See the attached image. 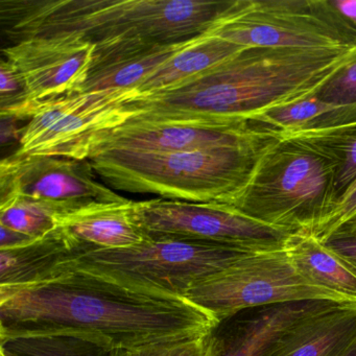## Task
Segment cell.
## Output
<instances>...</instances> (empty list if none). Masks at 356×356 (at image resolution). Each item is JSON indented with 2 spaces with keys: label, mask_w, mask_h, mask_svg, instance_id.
Instances as JSON below:
<instances>
[{
  "label": "cell",
  "mask_w": 356,
  "mask_h": 356,
  "mask_svg": "<svg viewBox=\"0 0 356 356\" xmlns=\"http://www.w3.org/2000/svg\"><path fill=\"white\" fill-rule=\"evenodd\" d=\"M218 323L188 300L85 270L64 268L35 284L0 286V339L64 333L129 349L206 337Z\"/></svg>",
  "instance_id": "1"
},
{
  "label": "cell",
  "mask_w": 356,
  "mask_h": 356,
  "mask_svg": "<svg viewBox=\"0 0 356 356\" xmlns=\"http://www.w3.org/2000/svg\"><path fill=\"white\" fill-rule=\"evenodd\" d=\"M356 59L349 49L249 47L174 88L133 102L137 118L155 122H252L314 97Z\"/></svg>",
  "instance_id": "2"
},
{
  "label": "cell",
  "mask_w": 356,
  "mask_h": 356,
  "mask_svg": "<svg viewBox=\"0 0 356 356\" xmlns=\"http://www.w3.org/2000/svg\"><path fill=\"white\" fill-rule=\"evenodd\" d=\"M234 0H1V32L13 44L76 36L180 43L205 34Z\"/></svg>",
  "instance_id": "3"
},
{
  "label": "cell",
  "mask_w": 356,
  "mask_h": 356,
  "mask_svg": "<svg viewBox=\"0 0 356 356\" xmlns=\"http://www.w3.org/2000/svg\"><path fill=\"white\" fill-rule=\"evenodd\" d=\"M279 139L278 133L268 132L241 145L172 153L112 149L97 152L88 160L104 182L116 191L229 205Z\"/></svg>",
  "instance_id": "4"
},
{
  "label": "cell",
  "mask_w": 356,
  "mask_h": 356,
  "mask_svg": "<svg viewBox=\"0 0 356 356\" xmlns=\"http://www.w3.org/2000/svg\"><path fill=\"white\" fill-rule=\"evenodd\" d=\"M339 170V160L318 143L302 136H280L228 206L291 232L310 230L337 202Z\"/></svg>",
  "instance_id": "5"
},
{
  "label": "cell",
  "mask_w": 356,
  "mask_h": 356,
  "mask_svg": "<svg viewBox=\"0 0 356 356\" xmlns=\"http://www.w3.org/2000/svg\"><path fill=\"white\" fill-rule=\"evenodd\" d=\"M247 252L207 241L149 237L132 247L91 250L57 270H85L137 291L185 299L195 283Z\"/></svg>",
  "instance_id": "6"
},
{
  "label": "cell",
  "mask_w": 356,
  "mask_h": 356,
  "mask_svg": "<svg viewBox=\"0 0 356 356\" xmlns=\"http://www.w3.org/2000/svg\"><path fill=\"white\" fill-rule=\"evenodd\" d=\"M185 299L220 322L247 310L280 304H356L300 272L287 255L284 245L247 252L226 268L195 283Z\"/></svg>",
  "instance_id": "7"
},
{
  "label": "cell",
  "mask_w": 356,
  "mask_h": 356,
  "mask_svg": "<svg viewBox=\"0 0 356 356\" xmlns=\"http://www.w3.org/2000/svg\"><path fill=\"white\" fill-rule=\"evenodd\" d=\"M209 32L245 49L356 47L329 0H234Z\"/></svg>",
  "instance_id": "8"
},
{
  "label": "cell",
  "mask_w": 356,
  "mask_h": 356,
  "mask_svg": "<svg viewBox=\"0 0 356 356\" xmlns=\"http://www.w3.org/2000/svg\"><path fill=\"white\" fill-rule=\"evenodd\" d=\"M137 88L76 92L43 102L22 131L17 155L88 160L107 133L140 115Z\"/></svg>",
  "instance_id": "9"
},
{
  "label": "cell",
  "mask_w": 356,
  "mask_h": 356,
  "mask_svg": "<svg viewBox=\"0 0 356 356\" xmlns=\"http://www.w3.org/2000/svg\"><path fill=\"white\" fill-rule=\"evenodd\" d=\"M133 220L147 237L207 241L256 251L284 245L291 231L220 203L154 199L133 202Z\"/></svg>",
  "instance_id": "10"
},
{
  "label": "cell",
  "mask_w": 356,
  "mask_h": 356,
  "mask_svg": "<svg viewBox=\"0 0 356 356\" xmlns=\"http://www.w3.org/2000/svg\"><path fill=\"white\" fill-rule=\"evenodd\" d=\"M95 175L89 160L14 153L0 163V204L14 197H30L57 206L64 213L95 202L128 201Z\"/></svg>",
  "instance_id": "11"
},
{
  "label": "cell",
  "mask_w": 356,
  "mask_h": 356,
  "mask_svg": "<svg viewBox=\"0 0 356 356\" xmlns=\"http://www.w3.org/2000/svg\"><path fill=\"white\" fill-rule=\"evenodd\" d=\"M95 43L76 36L34 37L3 49L24 76L37 106L81 92L88 78Z\"/></svg>",
  "instance_id": "12"
},
{
  "label": "cell",
  "mask_w": 356,
  "mask_h": 356,
  "mask_svg": "<svg viewBox=\"0 0 356 356\" xmlns=\"http://www.w3.org/2000/svg\"><path fill=\"white\" fill-rule=\"evenodd\" d=\"M268 132L273 131L251 122H155L133 118L107 133L92 154L112 149L172 153L212 149L241 145Z\"/></svg>",
  "instance_id": "13"
},
{
  "label": "cell",
  "mask_w": 356,
  "mask_h": 356,
  "mask_svg": "<svg viewBox=\"0 0 356 356\" xmlns=\"http://www.w3.org/2000/svg\"><path fill=\"white\" fill-rule=\"evenodd\" d=\"M193 39L172 44L145 39H118L95 44L88 78L81 92L138 89Z\"/></svg>",
  "instance_id": "14"
},
{
  "label": "cell",
  "mask_w": 356,
  "mask_h": 356,
  "mask_svg": "<svg viewBox=\"0 0 356 356\" xmlns=\"http://www.w3.org/2000/svg\"><path fill=\"white\" fill-rule=\"evenodd\" d=\"M329 302H300L257 308L220 321L208 335L207 356H264L298 320Z\"/></svg>",
  "instance_id": "15"
},
{
  "label": "cell",
  "mask_w": 356,
  "mask_h": 356,
  "mask_svg": "<svg viewBox=\"0 0 356 356\" xmlns=\"http://www.w3.org/2000/svg\"><path fill=\"white\" fill-rule=\"evenodd\" d=\"M356 339V304L325 303L291 325L264 356H335Z\"/></svg>",
  "instance_id": "16"
},
{
  "label": "cell",
  "mask_w": 356,
  "mask_h": 356,
  "mask_svg": "<svg viewBox=\"0 0 356 356\" xmlns=\"http://www.w3.org/2000/svg\"><path fill=\"white\" fill-rule=\"evenodd\" d=\"M133 201L87 204L58 216V227L95 249H122L149 239L135 224Z\"/></svg>",
  "instance_id": "17"
},
{
  "label": "cell",
  "mask_w": 356,
  "mask_h": 356,
  "mask_svg": "<svg viewBox=\"0 0 356 356\" xmlns=\"http://www.w3.org/2000/svg\"><path fill=\"white\" fill-rule=\"evenodd\" d=\"M95 248L72 238L58 227L47 236L17 249L0 250V286L35 284Z\"/></svg>",
  "instance_id": "18"
},
{
  "label": "cell",
  "mask_w": 356,
  "mask_h": 356,
  "mask_svg": "<svg viewBox=\"0 0 356 356\" xmlns=\"http://www.w3.org/2000/svg\"><path fill=\"white\" fill-rule=\"evenodd\" d=\"M293 264L316 284L356 301V266L307 230L291 233L284 243Z\"/></svg>",
  "instance_id": "19"
},
{
  "label": "cell",
  "mask_w": 356,
  "mask_h": 356,
  "mask_svg": "<svg viewBox=\"0 0 356 356\" xmlns=\"http://www.w3.org/2000/svg\"><path fill=\"white\" fill-rule=\"evenodd\" d=\"M243 49L207 31L149 76L138 87V90L143 95H149L174 88L206 74Z\"/></svg>",
  "instance_id": "20"
},
{
  "label": "cell",
  "mask_w": 356,
  "mask_h": 356,
  "mask_svg": "<svg viewBox=\"0 0 356 356\" xmlns=\"http://www.w3.org/2000/svg\"><path fill=\"white\" fill-rule=\"evenodd\" d=\"M114 350L86 335L60 333L0 339L1 356H112Z\"/></svg>",
  "instance_id": "21"
},
{
  "label": "cell",
  "mask_w": 356,
  "mask_h": 356,
  "mask_svg": "<svg viewBox=\"0 0 356 356\" xmlns=\"http://www.w3.org/2000/svg\"><path fill=\"white\" fill-rule=\"evenodd\" d=\"M61 213V209L51 204L14 197L0 204V226L40 239L58 228V216Z\"/></svg>",
  "instance_id": "22"
},
{
  "label": "cell",
  "mask_w": 356,
  "mask_h": 356,
  "mask_svg": "<svg viewBox=\"0 0 356 356\" xmlns=\"http://www.w3.org/2000/svg\"><path fill=\"white\" fill-rule=\"evenodd\" d=\"M316 135L341 163L335 181L337 200L356 180V122L320 129Z\"/></svg>",
  "instance_id": "23"
},
{
  "label": "cell",
  "mask_w": 356,
  "mask_h": 356,
  "mask_svg": "<svg viewBox=\"0 0 356 356\" xmlns=\"http://www.w3.org/2000/svg\"><path fill=\"white\" fill-rule=\"evenodd\" d=\"M38 106L33 103L26 81L17 68L6 60L0 62V115L32 118Z\"/></svg>",
  "instance_id": "24"
},
{
  "label": "cell",
  "mask_w": 356,
  "mask_h": 356,
  "mask_svg": "<svg viewBox=\"0 0 356 356\" xmlns=\"http://www.w3.org/2000/svg\"><path fill=\"white\" fill-rule=\"evenodd\" d=\"M307 231L323 243L356 233V180L337 200L330 211Z\"/></svg>",
  "instance_id": "25"
},
{
  "label": "cell",
  "mask_w": 356,
  "mask_h": 356,
  "mask_svg": "<svg viewBox=\"0 0 356 356\" xmlns=\"http://www.w3.org/2000/svg\"><path fill=\"white\" fill-rule=\"evenodd\" d=\"M208 335L129 349H115L112 356H207Z\"/></svg>",
  "instance_id": "26"
},
{
  "label": "cell",
  "mask_w": 356,
  "mask_h": 356,
  "mask_svg": "<svg viewBox=\"0 0 356 356\" xmlns=\"http://www.w3.org/2000/svg\"><path fill=\"white\" fill-rule=\"evenodd\" d=\"M316 97L331 105L356 104V59L331 78L318 90Z\"/></svg>",
  "instance_id": "27"
},
{
  "label": "cell",
  "mask_w": 356,
  "mask_h": 356,
  "mask_svg": "<svg viewBox=\"0 0 356 356\" xmlns=\"http://www.w3.org/2000/svg\"><path fill=\"white\" fill-rule=\"evenodd\" d=\"M0 250L17 249L35 243L38 239L29 236L7 227L0 226Z\"/></svg>",
  "instance_id": "28"
},
{
  "label": "cell",
  "mask_w": 356,
  "mask_h": 356,
  "mask_svg": "<svg viewBox=\"0 0 356 356\" xmlns=\"http://www.w3.org/2000/svg\"><path fill=\"white\" fill-rule=\"evenodd\" d=\"M339 19L356 34V0H329Z\"/></svg>",
  "instance_id": "29"
},
{
  "label": "cell",
  "mask_w": 356,
  "mask_h": 356,
  "mask_svg": "<svg viewBox=\"0 0 356 356\" xmlns=\"http://www.w3.org/2000/svg\"><path fill=\"white\" fill-rule=\"evenodd\" d=\"M325 243L356 266V233L333 237Z\"/></svg>",
  "instance_id": "30"
},
{
  "label": "cell",
  "mask_w": 356,
  "mask_h": 356,
  "mask_svg": "<svg viewBox=\"0 0 356 356\" xmlns=\"http://www.w3.org/2000/svg\"><path fill=\"white\" fill-rule=\"evenodd\" d=\"M335 356H356V339Z\"/></svg>",
  "instance_id": "31"
}]
</instances>
